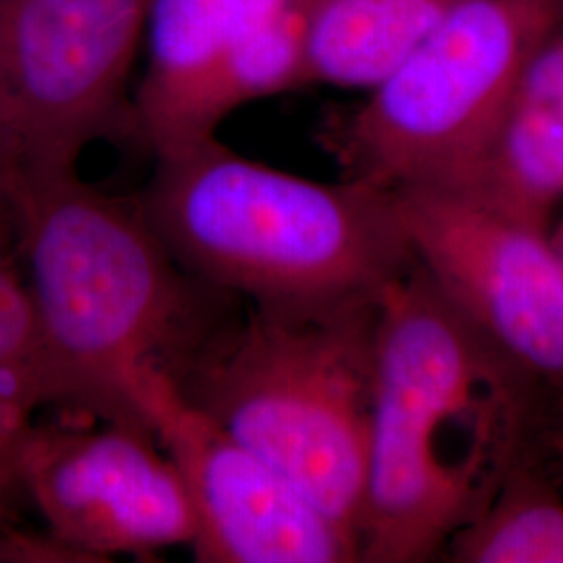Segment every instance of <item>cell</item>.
Listing matches in <instances>:
<instances>
[{"mask_svg": "<svg viewBox=\"0 0 563 563\" xmlns=\"http://www.w3.org/2000/svg\"><path fill=\"white\" fill-rule=\"evenodd\" d=\"M526 437L504 367L416 262L378 305L360 562L439 560Z\"/></svg>", "mask_w": 563, "mask_h": 563, "instance_id": "obj_1", "label": "cell"}, {"mask_svg": "<svg viewBox=\"0 0 563 563\" xmlns=\"http://www.w3.org/2000/svg\"><path fill=\"white\" fill-rule=\"evenodd\" d=\"M136 202L180 269L282 316L378 302L418 262L390 190L309 180L218 136L157 155Z\"/></svg>", "mask_w": 563, "mask_h": 563, "instance_id": "obj_2", "label": "cell"}, {"mask_svg": "<svg viewBox=\"0 0 563 563\" xmlns=\"http://www.w3.org/2000/svg\"><path fill=\"white\" fill-rule=\"evenodd\" d=\"M15 230L44 407L146 426L130 386L144 365H163L186 318V290L139 202L95 188L78 167L25 169Z\"/></svg>", "mask_w": 563, "mask_h": 563, "instance_id": "obj_3", "label": "cell"}, {"mask_svg": "<svg viewBox=\"0 0 563 563\" xmlns=\"http://www.w3.org/2000/svg\"><path fill=\"white\" fill-rule=\"evenodd\" d=\"M378 302L246 322L174 376L360 544Z\"/></svg>", "mask_w": 563, "mask_h": 563, "instance_id": "obj_4", "label": "cell"}, {"mask_svg": "<svg viewBox=\"0 0 563 563\" xmlns=\"http://www.w3.org/2000/svg\"><path fill=\"white\" fill-rule=\"evenodd\" d=\"M562 20L558 0H462L362 104L325 123L342 178L384 190L460 184Z\"/></svg>", "mask_w": 563, "mask_h": 563, "instance_id": "obj_5", "label": "cell"}, {"mask_svg": "<svg viewBox=\"0 0 563 563\" xmlns=\"http://www.w3.org/2000/svg\"><path fill=\"white\" fill-rule=\"evenodd\" d=\"M416 260L497 357L528 422L522 462L563 449V263L551 230L439 186L390 190Z\"/></svg>", "mask_w": 563, "mask_h": 563, "instance_id": "obj_6", "label": "cell"}, {"mask_svg": "<svg viewBox=\"0 0 563 563\" xmlns=\"http://www.w3.org/2000/svg\"><path fill=\"white\" fill-rule=\"evenodd\" d=\"M151 0H0V111L27 169L78 167L92 142L134 134L125 84Z\"/></svg>", "mask_w": 563, "mask_h": 563, "instance_id": "obj_7", "label": "cell"}, {"mask_svg": "<svg viewBox=\"0 0 563 563\" xmlns=\"http://www.w3.org/2000/svg\"><path fill=\"white\" fill-rule=\"evenodd\" d=\"M130 393L188 493L195 562H360L357 541L274 463L190 401L165 365L141 367Z\"/></svg>", "mask_w": 563, "mask_h": 563, "instance_id": "obj_8", "label": "cell"}, {"mask_svg": "<svg viewBox=\"0 0 563 563\" xmlns=\"http://www.w3.org/2000/svg\"><path fill=\"white\" fill-rule=\"evenodd\" d=\"M21 490L46 534L84 563L148 560L195 541L197 522L176 465L144 423H34Z\"/></svg>", "mask_w": 563, "mask_h": 563, "instance_id": "obj_9", "label": "cell"}, {"mask_svg": "<svg viewBox=\"0 0 563 563\" xmlns=\"http://www.w3.org/2000/svg\"><path fill=\"white\" fill-rule=\"evenodd\" d=\"M449 190L551 230L563 201V20L523 63L483 155Z\"/></svg>", "mask_w": 563, "mask_h": 563, "instance_id": "obj_10", "label": "cell"}, {"mask_svg": "<svg viewBox=\"0 0 563 563\" xmlns=\"http://www.w3.org/2000/svg\"><path fill=\"white\" fill-rule=\"evenodd\" d=\"M316 0H151L134 134L153 148L181 104L263 21Z\"/></svg>", "mask_w": 563, "mask_h": 563, "instance_id": "obj_11", "label": "cell"}, {"mask_svg": "<svg viewBox=\"0 0 563 563\" xmlns=\"http://www.w3.org/2000/svg\"><path fill=\"white\" fill-rule=\"evenodd\" d=\"M462 0H318L307 25L311 84L372 90Z\"/></svg>", "mask_w": 563, "mask_h": 563, "instance_id": "obj_12", "label": "cell"}, {"mask_svg": "<svg viewBox=\"0 0 563 563\" xmlns=\"http://www.w3.org/2000/svg\"><path fill=\"white\" fill-rule=\"evenodd\" d=\"M444 562L563 563V493L516 463L490 501L446 541Z\"/></svg>", "mask_w": 563, "mask_h": 563, "instance_id": "obj_13", "label": "cell"}, {"mask_svg": "<svg viewBox=\"0 0 563 563\" xmlns=\"http://www.w3.org/2000/svg\"><path fill=\"white\" fill-rule=\"evenodd\" d=\"M0 369L30 384L44 407L38 330L13 234H0Z\"/></svg>", "mask_w": 563, "mask_h": 563, "instance_id": "obj_14", "label": "cell"}, {"mask_svg": "<svg viewBox=\"0 0 563 563\" xmlns=\"http://www.w3.org/2000/svg\"><path fill=\"white\" fill-rule=\"evenodd\" d=\"M41 409L30 384L0 369V526H13L11 497L21 490V457Z\"/></svg>", "mask_w": 563, "mask_h": 563, "instance_id": "obj_15", "label": "cell"}, {"mask_svg": "<svg viewBox=\"0 0 563 563\" xmlns=\"http://www.w3.org/2000/svg\"><path fill=\"white\" fill-rule=\"evenodd\" d=\"M25 169L20 141L0 111V220L15 222V195Z\"/></svg>", "mask_w": 563, "mask_h": 563, "instance_id": "obj_16", "label": "cell"}, {"mask_svg": "<svg viewBox=\"0 0 563 563\" xmlns=\"http://www.w3.org/2000/svg\"><path fill=\"white\" fill-rule=\"evenodd\" d=\"M549 478L558 484L560 490L563 493V453L560 455V460L553 463V467H551V472H549Z\"/></svg>", "mask_w": 563, "mask_h": 563, "instance_id": "obj_17", "label": "cell"}, {"mask_svg": "<svg viewBox=\"0 0 563 563\" xmlns=\"http://www.w3.org/2000/svg\"><path fill=\"white\" fill-rule=\"evenodd\" d=\"M551 241L555 244L558 255H560V260H562L563 263V220L551 230Z\"/></svg>", "mask_w": 563, "mask_h": 563, "instance_id": "obj_18", "label": "cell"}, {"mask_svg": "<svg viewBox=\"0 0 563 563\" xmlns=\"http://www.w3.org/2000/svg\"><path fill=\"white\" fill-rule=\"evenodd\" d=\"M558 4H560V7H562V11H563V0H558Z\"/></svg>", "mask_w": 563, "mask_h": 563, "instance_id": "obj_19", "label": "cell"}]
</instances>
